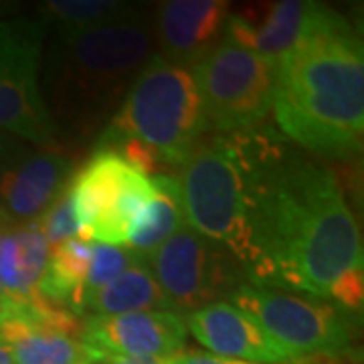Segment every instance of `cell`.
<instances>
[{
	"mask_svg": "<svg viewBox=\"0 0 364 364\" xmlns=\"http://www.w3.org/2000/svg\"><path fill=\"white\" fill-rule=\"evenodd\" d=\"M150 181L156 186V196L140 208L126 239V247L144 259L186 225L176 176L162 174Z\"/></svg>",
	"mask_w": 364,
	"mask_h": 364,
	"instance_id": "19",
	"label": "cell"
},
{
	"mask_svg": "<svg viewBox=\"0 0 364 364\" xmlns=\"http://www.w3.org/2000/svg\"><path fill=\"white\" fill-rule=\"evenodd\" d=\"M184 322L186 330L215 356L253 364H286L259 326L229 301L186 314Z\"/></svg>",
	"mask_w": 364,
	"mask_h": 364,
	"instance_id": "15",
	"label": "cell"
},
{
	"mask_svg": "<svg viewBox=\"0 0 364 364\" xmlns=\"http://www.w3.org/2000/svg\"><path fill=\"white\" fill-rule=\"evenodd\" d=\"M273 114L294 146L316 158L352 160L363 150L364 51L336 11L275 63Z\"/></svg>",
	"mask_w": 364,
	"mask_h": 364,
	"instance_id": "2",
	"label": "cell"
},
{
	"mask_svg": "<svg viewBox=\"0 0 364 364\" xmlns=\"http://www.w3.org/2000/svg\"><path fill=\"white\" fill-rule=\"evenodd\" d=\"M231 136L245 172L239 263L247 284L330 298L364 261L360 225L338 174L269 126Z\"/></svg>",
	"mask_w": 364,
	"mask_h": 364,
	"instance_id": "1",
	"label": "cell"
},
{
	"mask_svg": "<svg viewBox=\"0 0 364 364\" xmlns=\"http://www.w3.org/2000/svg\"><path fill=\"white\" fill-rule=\"evenodd\" d=\"M142 4L119 0H47L39 4V21L49 31H81L124 21Z\"/></svg>",
	"mask_w": 364,
	"mask_h": 364,
	"instance_id": "20",
	"label": "cell"
},
{
	"mask_svg": "<svg viewBox=\"0 0 364 364\" xmlns=\"http://www.w3.org/2000/svg\"><path fill=\"white\" fill-rule=\"evenodd\" d=\"M79 239L126 247L132 223L140 208L156 196L148 176L107 150H93L91 158L69 182Z\"/></svg>",
	"mask_w": 364,
	"mask_h": 364,
	"instance_id": "9",
	"label": "cell"
},
{
	"mask_svg": "<svg viewBox=\"0 0 364 364\" xmlns=\"http://www.w3.org/2000/svg\"><path fill=\"white\" fill-rule=\"evenodd\" d=\"M81 312L90 314L87 318H104L140 312H174V308L158 286L148 261L142 257L112 284L87 289L83 294Z\"/></svg>",
	"mask_w": 364,
	"mask_h": 364,
	"instance_id": "17",
	"label": "cell"
},
{
	"mask_svg": "<svg viewBox=\"0 0 364 364\" xmlns=\"http://www.w3.org/2000/svg\"><path fill=\"white\" fill-rule=\"evenodd\" d=\"M170 364H253L245 360H235V358H223L215 356L210 352H178L168 356Z\"/></svg>",
	"mask_w": 364,
	"mask_h": 364,
	"instance_id": "24",
	"label": "cell"
},
{
	"mask_svg": "<svg viewBox=\"0 0 364 364\" xmlns=\"http://www.w3.org/2000/svg\"><path fill=\"white\" fill-rule=\"evenodd\" d=\"M193 73L208 128L217 134L251 130L272 112L275 67L227 37L193 67Z\"/></svg>",
	"mask_w": 364,
	"mask_h": 364,
	"instance_id": "7",
	"label": "cell"
},
{
	"mask_svg": "<svg viewBox=\"0 0 364 364\" xmlns=\"http://www.w3.org/2000/svg\"><path fill=\"white\" fill-rule=\"evenodd\" d=\"M229 304L259 326L284 360L352 350L354 316L320 298L243 284Z\"/></svg>",
	"mask_w": 364,
	"mask_h": 364,
	"instance_id": "6",
	"label": "cell"
},
{
	"mask_svg": "<svg viewBox=\"0 0 364 364\" xmlns=\"http://www.w3.org/2000/svg\"><path fill=\"white\" fill-rule=\"evenodd\" d=\"M49 253L37 221L0 227V289L14 301L35 299Z\"/></svg>",
	"mask_w": 364,
	"mask_h": 364,
	"instance_id": "16",
	"label": "cell"
},
{
	"mask_svg": "<svg viewBox=\"0 0 364 364\" xmlns=\"http://www.w3.org/2000/svg\"><path fill=\"white\" fill-rule=\"evenodd\" d=\"M95 364H170L168 358H132V356H100Z\"/></svg>",
	"mask_w": 364,
	"mask_h": 364,
	"instance_id": "26",
	"label": "cell"
},
{
	"mask_svg": "<svg viewBox=\"0 0 364 364\" xmlns=\"http://www.w3.org/2000/svg\"><path fill=\"white\" fill-rule=\"evenodd\" d=\"M37 223H39L41 231L45 235L49 247H55V245L63 243L67 239L79 237L81 229H79V223L75 219L69 184H67L65 191L53 200L51 207L41 215Z\"/></svg>",
	"mask_w": 364,
	"mask_h": 364,
	"instance_id": "22",
	"label": "cell"
},
{
	"mask_svg": "<svg viewBox=\"0 0 364 364\" xmlns=\"http://www.w3.org/2000/svg\"><path fill=\"white\" fill-rule=\"evenodd\" d=\"M11 11H13V4H4V2H0V14L11 13Z\"/></svg>",
	"mask_w": 364,
	"mask_h": 364,
	"instance_id": "30",
	"label": "cell"
},
{
	"mask_svg": "<svg viewBox=\"0 0 364 364\" xmlns=\"http://www.w3.org/2000/svg\"><path fill=\"white\" fill-rule=\"evenodd\" d=\"M231 14L225 0H168L158 4L152 18L154 45L160 57L193 69L223 39Z\"/></svg>",
	"mask_w": 364,
	"mask_h": 364,
	"instance_id": "13",
	"label": "cell"
},
{
	"mask_svg": "<svg viewBox=\"0 0 364 364\" xmlns=\"http://www.w3.org/2000/svg\"><path fill=\"white\" fill-rule=\"evenodd\" d=\"M146 261L174 312L191 314L229 301L247 284L243 265L233 253L188 225L181 227Z\"/></svg>",
	"mask_w": 364,
	"mask_h": 364,
	"instance_id": "10",
	"label": "cell"
},
{
	"mask_svg": "<svg viewBox=\"0 0 364 364\" xmlns=\"http://www.w3.org/2000/svg\"><path fill=\"white\" fill-rule=\"evenodd\" d=\"M332 11L334 9L312 0L255 4L229 14L223 37L275 63L299 41L324 25Z\"/></svg>",
	"mask_w": 364,
	"mask_h": 364,
	"instance_id": "11",
	"label": "cell"
},
{
	"mask_svg": "<svg viewBox=\"0 0 364 364\" xmlns=\"http://www.w3.org/2000/svg\"><path fill=\"white\" fill-rule=\"evenodd\" d=\"M26 146H28V144H25L23 140H18L13 134H6V132L0 130V174L6 170V166L13 162L14 158L25 150Z\"/></svg>",
	"mask_w": 364,
	"mask_h": 364,
	"instance_id": "25",
	"label": "cell"
},
{
	"mask_svg": "<svg viewBox=\"0 0 364 364\" xmlns=\"http://www.w3.org/2000/svg\"><path fill=\"white\" fill-rule=\"evenodd\" d=\"M91 263V243L79 237L67 239L51 247L47 265L43 269L37 296L57 308L83 316L81 304Z\"/></svg>",
	"mask_w": 364,
	"mask_h": 364,
	"instance_id": "18",
	"label": "cell"
},
{
	"mask_svg": "<svg viewBox=\"0 0 364 364\" xmlns=\"http://www.w3.org/2000/svg\"><path fill=\"white\" fill-rule=\"evenodd\" d=\"M105 128L152 146L172 168L181 166L210 130L193 69L154 53Z\"/></svg>",
	"mask_w": 364,
	"mask_h": 364,
	"instance_id": "4",
	"label": "cell"
},
{
	"mask_svg": "<svg viewBox=\"0 0 364 364\" xmlns=\"http://www.w3.org/2000/svg\"><path fill=\"white\" fill-rule=\"evenodd\" d=\"M0 364H14L13 356H11V350L0 342Z\"/></svg>",
	"mask_w": 364,
	"mask_h": 364,
	"instance_id": "28",
	"label": "cell"
},
{
	"mask_svg": "<svg viewBox=\"0 0 364 364\" xmlns=\"http://www.w3.org/2000/svg\"><path fill=\"white\" fill-rule=\"evenodd\" d=\"M330 298H334L340 310L352 314V316L363 312L364 269H352V272L344 273L330 289Z\"/></svg>",
	"mask_w": 364,
	"mask_h": 364,
	"instance_id": "23",
	"label": "cell"
},
{
	"mask_svg": "<svg viewBox=\"0 0 364 364\" xmlns=\"http://www.w3.org/2000/svg\"><path fill=\"white\" fill-rule=\"evenodd\" d=\"M13 219H11V217H9V215H6V210H4V208L0 207V227H6V225H13Z\"/></svg>",
	"mask_w": 364,
	"mask_h": 364,
	"instance_id": "29",
	"label": "cell"
},
{
	"mask_svg": "<svg viewBox=\"0 0 364 364\" xmlns=\"http://www.w3.org/2000/svg\"><path fill=\"white\" fill-rule=\"evenodd\" d=\"M45 37L41 21L0 18V130L63 154L39 87Z\"/></svg>",
	"mask_w": 364,
	"mask_h": 364,
	"instance_id": "8",
	"label": "cell"
},
{
	"mask_svg": "<svg viewBox=\"0 0 364 364\" xmlns=\"http://www.w3.org/2000/svg\"><path fill=\"white\" fill-rule=\"evenodd\" d=\"M138 259H142V257L136 255L130 249L105 245V243H91V263L90 272H87V282H85V291L112 284L126 269H130Z\"/></svg>",
	"mask_w": 364,
	"mask_h": 364,
	"instance_id": "21",
	"label": "cell"
},
{
	"mask_svg": "<svg viewBox=\"0 0 364 364\" xmlns=\"http://www.w3.org/2000/svg\"><path fill=\"white\" fill-rule=\"evenodd\" d=\"M186 322L178 312H140L83 320V342L100 356L168 358L186 344Z\"/></svg>",
	"mask_w": 364,
	"mask_h": 364,
	"instance_id": "12",
	"label": "cell"
},
{
	"mask_svg": "<svg viewBox=\"0 0 364 364\" xmlns=\"http://www.w3.org/2000/svg\"><path fill=\"white\" fill-rule=\"evenodd\" d=\"M152 55L154 33L146 9L117 23L45 37L39 87L63 148L100 136Z\"/></svg>",
	"mask_w": 364,
	"mask_h": 364,
	"instance_id": "3",
	"label": "cell"
},
{
	"mask_svg": "<svg viewBox=\"0 0 364 364\" xmlns=\"http://www.w3.org/2000/svg\"><path fill=\"white\" fill-rule=\"evenodd\" d=\"M75 174L71 158L51 150H25L0 174V207L14 223L37 221Z\"/></svg>",
	"mask_w": 364,
	"mask_h": 364,
	"instance_id": "14",
	"label": "cell"
},
{
	"mask_svg": "<svg viewBox=\"0 0 364 364\" xmlns=\"http://www.w3.org/2000/svg\"><path fill=\"white\" fill-rule=\"evenodd\" d=\"M13 304H14V299L9 298V296L0 289V320H2V318H6V314L13 310Z\"/></svg>",
	"mask_w": 364,
	"mask_h": 364,
	"instance_id": "27",
	"label": "cell"
},
{
	"mask_svg": "<svg viewBox=\"0 0 364 364\" xmlns=\"http://www.w3.org/2000/svg\"><path fill=\"white\" fill-rule=\"evenodd\" d=\"M178 168L186 225L229 249L239 261L245 241V172L233 136H203Z\"/></svg>",
	"mask_w": 364,
	"mask_h": 364,
	"instance_id": "5",
	"label": "cell"
}]
</instances>
